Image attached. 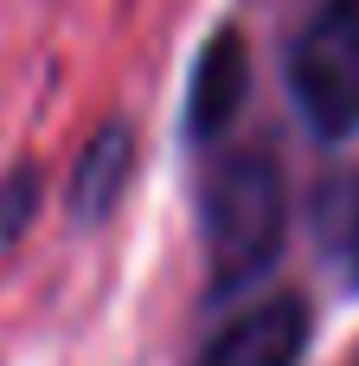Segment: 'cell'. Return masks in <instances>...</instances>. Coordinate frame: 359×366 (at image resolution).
Listing matches in <instances>:
<instances>
[{
    "mask_svg": "<svg viewBox=\"0 0 359 366\" xmlns=\"http://www.w3.org/2000/svg\"><path fill=\"white\" fill-rule=\"evenodd\" d=\"M289 232V187L283 167L257 148L225 154L206 174V257H212V290H244L257 283Z\"/></svg>",
    "mask_w": 359,
    "mask_h": 366,
    "instance_id": "obj_1",
    "label": "cell"
},
{
    "mask_svg": "<svg viewBox=\"0 0 359 366\" xmlns=\"http://www.w3.org/2000/svg\"><path fill=\"white\" fill-rule=\"evenodd\" d=\"M289 97L328 142L359 129V0H328L289 51Z\"/></svg>",
    "mask_w": 359,
    "mask_h": 366,
    "instance_id": "obj_2",
    "label": "cell"
},
{
    "mask_svg": "<svg viewBox=\"0 0 359 366\" xmlns=\"http://www.w3.org/2000/svg\"><path fill=\"white\" fill-rule=\"evenodd\" d=\"M308 347V309L302 296H270L218 328V341L199 354V366H295Z\"/></svg>",
    "mask_w": 359,
    "mask_h": 366,
    "instance_id": "obj_3",
    "label": "cell"
},
{
    "mask_svg": "<svg viewBox=\"0 0 359 366\" xmlns=\"http://www.w3.org/2000/svg\"><path fill=\"white\" fill-rule=\"evenodd\" d=\"M244 90H251V58H244V39L238 32H218L199 64H193V84H186V135L212 142L238 122L244 109Z\"/></svg>",
    "mask_w": 359,
    "mask_h": 366,
    "instance_id": "obj_4",
    "label": "cell"
},
{
    "mask_svg": "<svg viewBox=\"0 0 359 366\" xmlns=\"http://www.w3.org/2000/svg\"><path fill=\"white\" fill-rule=\"evenodd\" d=\"M128 167H135V135H128V122H103V129L90 135V148L77 154V167H71V219H77V225H96V219L122 199Z\"/></svg>",
    "mask_w": 359,
    "mask_h": 366,
    "instance_id": "obj_5",
    "label": "cell"
},
{
    "mask_svg": "<svg viewBox=\"0 0 359 366\" xmlns=\"http://www.w3.org/2000/svg\"><path fill=\"white\" fill-rule=\"evenodd\" d=\"M32 206H39V174L32 167H13V180L0 187V238H19L26 219H32Z\"/></svg>",
    "mask_w": 359,
    "mask_h": 366,
    "instance_id": "obj_6",
    "label": "cell"
},
{
    "mask_svg": "<svg viewBox=\"0 0 359 366\" xmlns=\"http://www.w3.org/2000/svg\"><path fill=\"white\" fill-rule=\"evenodd\" d=\"M340 251H347V264L359 277V180L340 193Z\"/></svg>",
    "mask_w": 359,
    "mask_h": 366,
    "instance_id": "obj_7",
    "label": "cell"
}]
</instances>
